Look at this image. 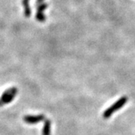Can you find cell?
I'll return each instance as SVG.
<instances>
[{
  "label": "cell",
  "instance_id": "6da1fadb",
  "mask_svg": "<svg viewBox=\"0 0 135 135\" xmlns=\"http://www.w3.org/2000/svg\"><path fill=\"white\" fill-rule=\"evenodd\" d=\"M128 101V98L127 97H122L119 100L116 101V103H114L112 106H110L109 108H107L106 110L103 113V117L104 119H108L111 116V115L116 112V110H119L120 108H122V107L126 104V103Z\"/></svg>",
  "mask_w": 135,
  "mask_h": 135
},
{
  "label": "cell",
  "instance_id": "7a4b0ae2",
  "mask_svg": "<svg viewBox=\"0 0 135 135\" xmlns=\"http://www.w3.org/2000/svg\"><path fill=\"white\" fill-rule=\"evenodd\" d=\"M17 89L15 87H12L9 89H7L5 92H3L2 95L0 98V106L11 103L14 100L15 97L17 95Z\"/></svg>",
  "mask_w": 135,
  "mask_h": 135
},
{
  "label": "cell",
  "instance_id": "3957f363",
  "mask_svg": "<svg viewBox=\"0 0 135 135\" xmlns=\"http://www.w3.org/2000/svg\"><path fill=\"white\" fill-rule=\"evenodd\" d=\"M44 119H45V116L42 114L37 115V116L28 115V116H25L23 117V121L27 124H37L38 122H40L43 121Z\"/></svg>",
  "mask_w": 135,
  "mask_h": 135
},
{
  "label": "cell",
  "instance_id": "277c9868",
  "mask_svg": "<svg viewBox=\"0 0 135 135\" xmlns=\"http://www.w3.org/2000/svg\"><path fill=\"white\" fill-rule=\"evenodd\" d=\"M51 133V122L49 119L44 121L43 130H42V135H50Z\"/></svg>",
  "mask_w": 135,
  "mask_h": 135
},
{
  "label": "cell",
  "instance_id": "5b68a950",
  "mask_svg": "<svg viewBox=\"0 0 135 135\" xmlns=\"http://www.w3.org/2000/svg\"><path fill=\"white\" fill-rule=\"evenodd\" d=\"M23 6L24 8V15L26 17H29L31 15V10L29 7V0H23Z\"/></svg>",
  "mask_w": 135,
  "mask_h": 135
},
{
  "label": "cell",
  "instance_id": "8992f818",
  "mask_svg": "<svg viewBox=\"0 0 135 135\" xmlns=\"http://www.w3.org/2000/svg\"><path fill=\"white\" fill-rule=\"evenodd\" d=\"M36 19L40 22H44L46 20V17L44 15L43 12H38V11L36 14Z\"/></svg>",
  "mask_w": 135,
  "mask_h": 135
},
{
  "label": "cell",
  "instance_id": "52a82bcc",
  "mask_svg": "<svg viewBox=\"0 0 135 135\" xmlns=\"http://www.w3.org/2000/svg\"><path fill=\"white\" fill-rule=\"evenodd\" d=\"M47 4L46 3H42L41 5H39V6H38V12H43L44 10H46V8H47Z\"/></svg>",
  "mask_w": 135,
  "mask_h": 135
},
{
  "label": "cell",
  "instance_id": "ba28073f",
  "mask_svg": "<svg viewBox=\"0 0 135 135\" xmlns=\"http://www.w3.org/2000/svg\"><path fill=\"white\" fill-rule=\"evenodd\" d=\"M43 2H44V0H37V2H36V3H37V5H41V4L44 3Z\"/></svg>",
  "mask_w": 135,
  "mask_h": 135
}]
</instances>
